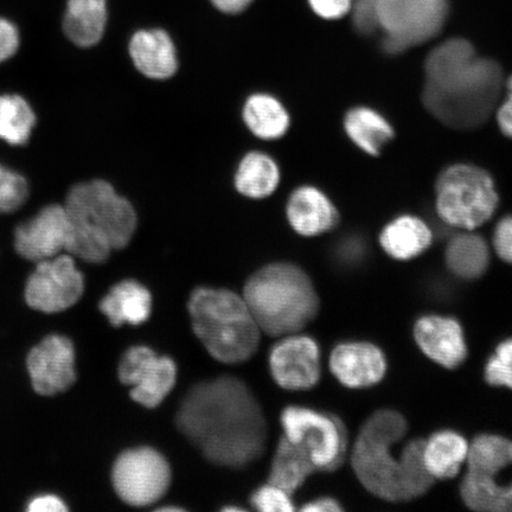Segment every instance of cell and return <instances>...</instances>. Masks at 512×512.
I'll return each instance as SVG.
<instances>
[{
	"instance_id": "cell-39",
	"label": "cell",
	"mask_w": 512,
	"mask_h": 512,
	"mask_svg": "<svg viewBox=\"0 0 512 512\" xmlns=\"http://www.w3.org/2000/svg\"><path fill=\"white\" fill-rule=\"evenodd\" d=\"M316 14L325 19H338L351 10L352 0H309Z\"/></svg>"
},
{
	"instance_id": "cell-40",
	"label": "cell",
	"mask_w": 512,
	"mask_h": 512,
	"mask_svg": "<svg viewBox=\"0 0 512 512\" xmlns=\"http://www.w3.org/2000/svg\"><path fill=\"white\" fill-rule=\"evenodd\" d=\"M29 512H64L68 511L66 503L56 495H41L32 498L28 503Z\"/></svg>"
},
{
	"instance_id": "cell-4",
	"label": "cell",
	"mask_w": 512,
	"mask_h": 512,
	"mask_svg": "<svg viewBox=\"0 0 512 512\" xmlns=\"http://www.w3.org/2000/svg\"><path fill=\"white\" fill-rule=\"evenodd\" d=\"M243 298L262 334L273 338L298 334L319 312V297L309 275L290 262L260 268L249 277Z\"/></svg>"
},
{
	"instance_id": "cell-19",
	"label": "cell",
	"mask_w": 512,
	"mask_h": 512,
	"mask_svg": "<svg viewBox=\"0 0 512 512\" xmlns=\"http://www.w3.org/2000/svg\"><path fill=\"white\" fill-rule=\"evenodd\" d=\"M287 217L292 228L303 236L324 234L338 222L334 204L313 187H302L293 192L287 203Z\"/></svg>"
},
{
	"instance_id": "cell-41",
	"label": "cell",
	"mask_w": 512,
	"mask_h": 512,
	"mask_svg": "<svg viewBox=\"0 0 512 512\" xmlns=\"http://www.w3.org/2000/svg\"><path fill=\"white\" fill-rule=\"evenodd\" d=\"M497 123L505 136L512 138V76L507 82V98L497 111Z\"/></svg>"
},
{
	"instance_id": "cell-5",
	"label": "cell",
	"mask_w": 512,
	"mask_h": 512,
	"mask_svg": "<svg viewBox=\"0 0 512 512\" xmlns=\"http://www.w3.org/2000/svg\"><path fill=\"white\" fill-rule=\"evenodd\" d=\"M188 310L194 334L217 362L235 366L258 352L262 331L242 294L197 287Z\"/></svg>"
},
{
	"instance_id": "cell-36",
	"label": "cell",
	"mask_w": 512,
	"mask_h": 512,
	"mask_svg": "<svg viewBox=\"0 0 512 512\" xmlns=\"http://www.w3.org/2000/svg\"><path fill=\"white\" fill-rule=\"evenodd\" d=\"M377 8L379 0H352V21L361 34L370 35L379 29Z\"/></svg>"
},
{
	"instance_id": "cell-42",
	"label": "cell",
	"mask_w": 512,
	"mask_h": 512,
	"mask_svg": "<svg viewBox=\"0 0 512 512\" xmlns=\"http://www.w3.org/2000/svg\"><path fill=\"white\" fill-rule=\"evenodd\" d=\"M302 510L305 512H337L341 511L342 507L335 499L324 497L307 503Z\"/></svg>"
},
{
	"instance_id": "cell-22",
	"label": "cell",
	"mask_w": 512,
	"mask_h": 512,
	"mask_svg": "<svg viewBox=\"0 0 512 512\" xmlns=\"http://www.w3.org/2000/svg\"><path fill=\"white\" fill-rule=\"evenodd\" d=\"M499 472L467 469L460 496L467 508L484 512H512V484L497 483Z\"/></svg>"
},
{
	"instance_id": "cell-29",
	"label": "cell",
	"mask_w": 512,
	"mask_h": 512,
	"mask_svg": "<svg viewBox=\"0 0 512 512\" xmlns=\"http://www.w3.org/2000/svg\"><path fill=\"white\" fill-rule=\"evenodd\" d=\"M245 123L256 137L274 140L283 137L290 117L283 105L267 94L252 95L243 108Z\"/></svg>"
},
{
	"instance_id": "cell-24",
	"label": "cell",
	"mask_w": 512,
	"mask_h": 512,
	"mask_svg": "<svg viewBox=\"0 0 512 512\" xmlns=\"http://www.w3.org/2000/svg\"><path fill=\"white\" fill-rule=\"evenodd\" d=\"M470 445L463 435L441 431L425 440L424 459L428 472L434 479L456 477L466 463Z\"/></svg>"
},
{
	"instance_id": "cell-2",
	"label": "cell",
	"mask_w": 512,
	"mask_h": 512,
	"mask_svg": "<svg viewBox=\"0 0 512 512\" xmlns=\"http://www.w3.org/2000/svg\"><path fill=\"white\" fill-rule=\"evenodd\" d=\"M422 100L441 123L471 130L494 112L503 87L495 61L482 59L470 42L454 38L431 51L425 63Z\"/></svg>"
},
{
	"instance_id": "cell-13",
	"label": "cell",
	"mask_w": 512,
	"mask_h": 512,
	"mask_svg": "<svg viewBox=\"0 0 512 512\" xmlns=\"http://www.w3.org/2000/svg\"><path fill=\"white\" fill-rule=\"evenodd\" d=\"M278 339L268 358L274 382L291 392L315 387L322 373L320 350L315 339L300 335V332Z\"/></svg>"
},
{
	"instance_id": "cell-12",
	"label": "cell",
	"mask_w": 512,
	"mask_h": 512,
	"mask_svg": "<svg viewBox=\"0 0 512 512\" xmlns=\"http://www.w3.org/2000/svg\"><path fill=\"white\" fill-rule=\"evenodd\" d=\"M177 364L146 345L128 348L119 362L118 376L130 388L134 402L147 409L162 405L177 382Z\"/></svg>"
},
{
	"instance_id": "cell-17",
	"label": "cell",
	"mask_w": 512,
	"mask_h": 512,
	"mask_svg": "<svg viewBox=\"0 0 512 512\" xmlns=\"http://www.w3.org/2000/svg\"><path fill=\"white\" fill-rule=\"evenodd\" d=\"M414 336L422 352L440 366L454 369L466 360L464 332L456 319L422 317L415 324Z\"/></svg>"
},
{
	"instance_id": "cell-31",
	"label": "cell",
	"mask_w": 512,
	"mask_h": 512,
	"mask_svg": "<svg viewBox=\"0 0 512 512\" xmlns=\"http://www.w3.org/2000/svg\"><path fill=\"white\" fill-rule=\"evenodd\" d=\"M425 440L416 439L402 448V495L403 501H411L425 495L434 478L428 472L424 459Z\"/></svg>"
},
{
	"instance_id": "cell-6",
	"label": "cell",
	"mask_w": 512,
	"mask_h": 512,
	"mask_svg": "<svg viewBox=\"0 0 512 512\" xmlns=\"http://www.w3.org/2000/svg\"><path fill=\"white\" fill-rule=\"evenodd\" d=\"M408 430L403 416L382 409L364 422L351 452L355 475L370 494L384 501L402 502V459L395 458L394 446Z\"/></svg>"
},
{
	"instance_id": "cell-43",
	"label": "cell",
	"mask_w": 512,
	"mask_h": 512,
	"mask_svg": "<svg viewBox=\"0 0 512 512\" xmlns=\"http://www.w3.org/2000/svg\"><path fill=\"white\" fill-rule=\"evenodd\" d=\"M217 9L227 14H238L247 8L253 0H211Z\"/></svg>"
},
{
	"instance_id": "cell-18",
	"label": "cell",
	"mask_w": 512,
	"mask_h": 512,
	"mask_svg": "<svg viewBox=\"0 0 512 512\" xmlns=\"http://www.w3.org/2000/svg\"><path fill=\"white\" fill-rule=\"evenodd\" d=\"M152 294L142 283L125 279L111 287L101 299L99 309L114 328L142 325L151 317Z\"/></svg>"
},
{
	"instance_id": "cell-3",
	"label": "cell",
	"mask_w": 512,
	"mask_h": 512,
	"mask_svg": "<svg viewBox=\"0 0 512 512\" xmlns=\"http://www.w3.org/2000/svg\"><path fill=\"white\" fill-rule=\"evenodd\" d=\"M64 207L70 221L67 253L88 264H102L136 233V211L106 181L76 184Z\"/></svg>"
},
{
	"instance_id": "cell-20",
	"label": "cell",
	"mask_w": 512,
	"mask_h": 512,
	"mask_svg": "<svg viewBox=\"0 0 512 512\" xmlns=\"http://www.w3.org/2000/svg\"><path fill=\"white\" fill-rule=\"evenodd\" d=\"M130 54L134 66L150 79H169L178 68L174 43L163 30L138 31L132 37Z\"/></svg>"
},
{
	"instance_id": "cell-33",
	"label": "cell",
	"mask_w": 512,
	"mask_h": 512,
	"mask_svg": "<svg viewBox=\"0 0 512 512\" xmlns=\"http://www.w3.org/2000/svg\"><path fill=\"white\" fill-rule=\"evenodd\" d=\"M28 196L27 179L0 164V213H14L27 202Z\"/></svg>"
},
{
	"instance_id": "cell-16",
	"label": "cell",
	"mask_w": 512,
	"mask_h": 512,
	"mask_svg": "<svg viewBox=\"0 0 512 512\" xmlns=\"http://www.w3.org/2000/svg\"><path fill=\"white\" fill-rule=\"evenodd\" d=\"M330 370L348 388H367L379 383L387 371L386 357L374 344L337 345L330 356Z\"/></svg>"
},
{
	"instance_id": "cell-35",
	"label": "cell",
	"mask_w": 512,
	"mask_h": 512,
	"mask_svg": "<svg viewBox=\"0 0 512 512\" xmlns=\"http://www.w3.org/2000/svg\"><path fill=\"white\" fill-rule=\"evenodd\" d=\"M251 504L255 510L261 512H291L294 510L292 495L271 483L262 485L253 492Z\"/></svg>"
},
{
	"instance_id": "cell-25",
	"label": "cell",
	"mask_w": 512,
	"mask_h": 512,
	"mask_svg": "<svg viewBox=\"0 0 512 512\" xmlns=\"http://www.w3.org/2000/svg\"><path fill=\"white\" fill-rule=\"evenodd\" d=\"M316 471V466L303 448L291 443L283 435L274 452L268 483L293 495Z\"/></svg>"
},
{
	"instance_id": "cell-30",
	"label": "cell",
	"mask_w": 512,
	"mask_h": 512,
	"mask_svg": "<svg viewBox=\"0 0 512 512\" xmlns=\"http://www.w3.org/2000/svg\"><path fill=\"white\" fill-rule=\"evenodd\" d=\"M36 125V114L21 95H0V139L21 146L27 144Z\"/></svg>"
},
{
	"instance_id": "cell-15",
	"label": "cell",
	"mask_w": 512,
	"mask_h": 512,
	"mask_svg": "<svg viewBox=\"0 0 512 512\" xmlns=\"http://www.w3.org/2000/svg\"><path fill=\"white\" fill-rule=\"evenodd\" d=\"M69 235L70 221L66 207L50 204L17 227L15 248L22 258L37 264L67 252Z\"/></svg>"
},
{
	"instance_id": "cell-9",
	"label": "cell",
	"mask_w": 512,
	"mask_h": 512,
	"mask_svg": "<svg viewBox=\"0 0 512 512\" xmlns=\"http://www.w3.org/2000/svg\"><path fill=\"white\" fill-rule=\"evenodd\" d=\"M172 471L156 448L140 446L121 452L112 467L115 494L134 508L151 507L168 494Z\"/></svg>"
},
{
	"instance_id": "cell-23",
	"label": "cell",
	"mask_w": 512,
	"mask_h": 512,
	"mask_svg": "<svg viewBox=\"0 0 512 512\" xmlns=\"http://www.w3.org/2000/svg\"><path fill=\"white\" fill-rule=\"evenodd\" d=\"M433 235L424 221L402 216L390 222L380 236L381 246L396 260H411L431 246Z\"/></svg>"
},
{
	"instance_id": "cell-38",
	"label": "cell",
	"mask_w": 512,
	"mask_h": 512,
	"mask_svg": "<svg viewBox=\"0 0 512 512\" xmlns=\"http://www.w3.org/2000/svg\"><path fill=\"white\" fill-rule=\"evenodd\" d=\"M494 246L499 258L512 264V217H505L497 224Z\"/></svg>"
},
{
	"instance_id": "cell-21",
	"label": "cell",
	"mask_w": 512,
	"mask_h": 512,
	"mask_svg": "<svg viewBox=\"0 0 512 512\" xmlns=\"http://www.w3.org/2000/svg\"><path fill=\"white\" fill-rule=\"evenodd\" d=\"M107 22V0H68L64 34L75 46L91 48L101 41Z\"/></svg>"
},
{
	"instance_id": "cell-28",
	"label": "cell",
	"mask_w": 512,
	"mask_h": 512,
	"mask_svg": "<svg viewBox=\"0 0 512 512\" xmlns=\"http://www.w3.org/2000/svg\"><path fill=\"white\" fill-rule=\"evenodd\" d=\"M344 126L352 142L371 156L380 155L382 147L394 137L388 121L367 107L351 110L345 117Z\"/></svg>"
},
{
	"instance_id": "cell-27",
	"label": "cell",
	"mask_w": 512,
	"mask_h": 512,
	"mask_svg": "<svg viewBox=\"0 0 512 512\" xmlns=\"http://www.w3.org/2000/svg\"><path fill=\"white\" fill-rule=\"evenodd\" d=\"M490 253L480 236L465 233L453 238L446 248V265L457 277L473 280L489 267Z\"/></svg>"
},
{
	"instance_id": "cell-7",
	"label": "cell",
	"mask_w": 512,
	"mask_h": 512,
	"mask_svg": "<svg viewBox=\"0 0 512 512\" xmlns=\"http://www.w3.org/2000/svg\"><path fill=\"white\" fill-rule=\"evenodd\" d=\"M494 179L483 169L452 165L437 181L438 214L452 227L476 229L488 222L498 206Z\"/></svg>"
},
{
	"instance_id": "cell-26",
	"label": "cell",
	"mask_w": 512,
	"mask_h": 512,
	"mask_svg": "<svg viewBox=\"0 0 512 512\" xmlns=\"http://www.w3.org/2000/svg\"><path fill=\"white\" fill-rule=\"evenodd\" d=\"M280 181L277 163L265 153L251 152L241 160L235 176L236 189L243 196L260 200L273 194Z\"/></svg>"
},
{
	"instance_id": "cell-10",
	"label": "cell",
	"mask_w": 512,
	"mask_h": 512,
	"mask_svg": "<svg viewBox=\"0 0 512 512\" xmlns=\"http://www.w3.org/2000/svg\"><path fill=\"white\" fill-rule=\"evenodd\" d=\"M447 12V0H379L384 50L398 54L430 41L443 29Z\"/></svg>"
},
{
	"instance_id": "cell-1",
	"label": "cell",
	"mask_w": 512,
	"mask_h": 512,
	"mask_svg": "<svg viewBox=\"0 0 512 512\" xmlns=\"http://www.w3.org/2000/svg\"><path fill=\"white\" fill-rule=\"evenodd\" d=\"M175 424L211 464L241 470L264 456L268 424L264 409L238 377L194 384L177 409Z\"/></svg>"
},
{
	"instance_id": "cell-11",
	"label": "cell",
	"mask_w": 512,
	"mask_h": 512,
	"mask_svg": "<svg viewBox=\"0 0 512 512\" xmlns=\"http://www.w3.org/2000/svg\"><path fill=\"white\" fill-rule=\"evenodd\" d=\"M85 293V278L74 256L60 254L37 262L25 285V302L38 312L60 313L79 303Z\"/></svg>"
},
{
	"instance_id": "cell-32",
	"label": "cell",
	"mask_w": 512,
	"mask_h": 512,
	"mask_svg": "<svg viewBox=\"0 0 512 512\" xmlns=\"http://www.w3.org/2000/svg\"><path fill=\"white\" fill-rule=\"evenodd\" d=\"M467 469L498 471L512 464V441L494 434L479 435L470 445Z\"/></svg>"
},
{
	"instance_id": "cell-8",
	"label": "cell",
	"mask_w": 512,
	"mask_h": 512,
	"mask_svg": "<svg viewBox=\"0 0 512 512\" xmlns=\"http://www.w3.org/2000/svg\"><path fill=\"white\" fill-rule=\"evenodd\" d=\"M284 437L302 447L317 471H335L348 452V435L334 415L302 406H288L280 415Z\"/></svg>"
},
{
	"instance_id": "cell-34",
	"label": "cell",
	"mask_w": 512,
	"mask_h": 512,
	"mask_svg": "<svg viewBox=\"0 0 512 512\" xmlns=\"http://www.w3.org/2000/svg\"><path fill=\"white\" fill-rule=\"evenodd\" d=\"M485 380L491 386L512 389V339L498 345L486 364Z\"/></svg>"
},
{
	"instance_id": "cell-37",
	"label": "cell",
	"mask_w": 512,
	"mask_h": 512,
	"mask_svg": "<svg viewBox=\"0 0 512 512\" xmlns=\"http://www.w3.org/2000/svg\"><path fill=\"white\" fill-rule=\"evenodd\" d=\"M21 46L18 28L9 19L0 17V63L8 61Z\"/></svg>"
},
{
	"instance_id": "cell-14",
	"label": "cell",
	"mask_w": 512,
	"mask_h": 512,
	"mask_svg": "<svg viewBox=\"0 0 512 512\" xmlns=\"http://www.w3.org/2000/svg\"><path fill=\"white\" fill-rule=\"evenodd\" d=\"M32 388L53 396L67 392L76 381V351L72 339L50 335L32 348L27 360Z\"/></svg>"
}]
</instances>
